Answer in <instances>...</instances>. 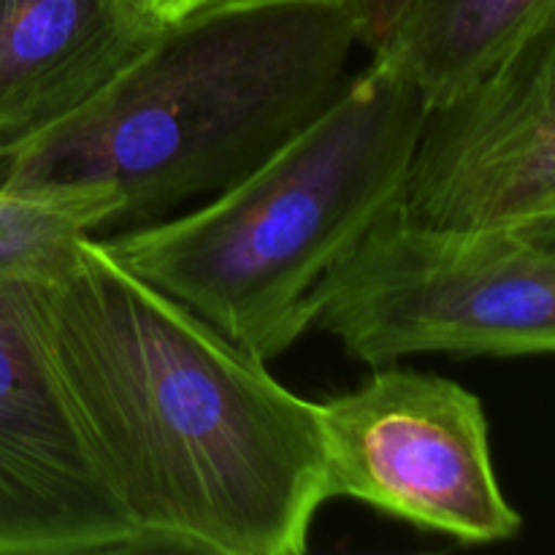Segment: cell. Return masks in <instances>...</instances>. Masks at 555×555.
Returning a JSON list of instances; mask_svg holds the SVG:
<instances>
[{
    "label": "cell",
    "instance_id": "1",
    "mask_svg": "<svg viewBox=\"0 0 555 555\" xmlns=\"http://www.w3.org/2000/svg\"><path fill=\"white\" fill-rule=\"evenodd\" d=\"M141 553L301 555L328 502L318 401L70 236L11 269Z\"/></svg>",
    "mask_w": 555,
    "mask_h": 555
},
{
    "label": "cell",
    "instance_id": "2",
    "mask_svg": "<svg viewBox=\"0 0 555 555\" xmlns=\"http://www.w3.org/2000/svg\"><path fill=\"white\" fill-rule=\"evenodd\" d=\"M347 0H209L81 108L0 157V188L108 193V233L211 198L312 122L350 79ZM106 236V233H103Z\"/></svg>",
    "mask_w": 555,
    "mask_h": 555
},
{
    "label": "cell",
    "instance_id": "3",
    "mask_svg": "<svg viewBox=\"0 0 555 555\" xmlns=\"http://www.w3.org/2000/svg\"><path fill=\"white\" fill-rule=\"evenodd\" d=\"M431 106L372 54L339 95L198 209L98 236L125 266L260 361L312 328V293L399 201Z\"/></svg>",
    "mask_w": 555,
    "mask_h": 555
},
{
    "label": "cell",
    "instance_id": "4",
    "mask_svg": "<svg viewBox=\"0 0 555 555\" xmlns=\"http://www.w3.org/2000/svg\"><path fill=\"white\" fill-rule=\"evenodd\" d=\"M312 325L385 366L423 352L555 356V242L388 206L312 293Z\"/></svg>",
    "mask_w": 555,
    "mask_h": 555
},
{
    "label": "cell",
    "instance_id": "5",
    "mask_svg": "<svg viewBox=\"0 0 555 555\" xmlns=\"http://www.w3.org/2000/svg\"><path fill=\"white\" fill-rule=\"evenodd\" d=\"M358 388L318 404L328 499H352L464 545L520 534L491 455L482 401L417 369L372 366Z\"/></svg>",
    "mask_w": 555,
    "mask_h": 555
},
{
    "label": "cell",
    "instance_id": "6",
    "mask_svg": "<svg viewBox=\"0 0 555 555\" xmlns=\"http://www.w3.org/2000/svg\"><path fill=\"white\" fill-rule=\"evenodd\" d=\"M399 206L434 225L555 242V14L428 112Z\"/></svg>",
    "mask_w": 555,
    "mask_h": 555
},
{
    "label": "cell",
    "instance_id": "7",
    "mask_svg": "<svg viewBox=\"0 0 555 555\" xmlns=\"http://www.w3.org/2000/svg\"><path fill=\"white\" fill-rule=\"evenodd\" d=\"M141 553L33 323L25 282L0 271V555Z\"/></svg>",
    "mask_w": 555,
    "mask_h": 555
},
{
    "label": "cell",
    "instance_id": "8",
    "mask_svg": "<svg viewBox=\"0 0 555 555\" xmlns=\"http://www.w3.org/2000/svg\"><path fill=\"white\" fill-rule=\"evenodd\" d=\"M163 25L144 0H0V157L85 106Z\"/></svg>",
    "mask_w": 555,
    "mask_h": 555
},
{
    "label": "cell",
    "instance_id": "9",
    "mask_svg": "<svg viewBox=\"0 0 555 555\" xmlns=\"http://www.w3.org/2000/svg\"><path fill=\"white\" fill-rule=\"evenodd\" d=\"M555 14V0H412L379 52L404 70L431 108L480 81Z\"/></svg>",
    "mask_w": 555,
    "mask_h": 555
},
{
    "label": "cell",
    "instance_id": "10",
    "mask_svg": "<svg viewBox=\"0 0 555 555\" xmlns=\"http://www.w3.org/2000/svg\"><path fill=\"white\" fill-rule=\"evenodd\" d=\"M358 27V41L369 52H379L399 30L412 0H347Z\"/></svg>",
    "mask_w": 555,
    "mask_h": 555
},
{
    "label": "cell",
    "instance_id": "11",
    "mask_svg": "<svg viewBox=\"0 0 555 555\" xmlns=\"http://www.w3.org/2000/svg\"><path fill=\"white\" fill-rule=\"evenodd\" d=\"M146 9L157 16L160 22H171L177 16L188 14V11L198 9V5L209 3V0H144Z\"/></svg>",
    "mask_w": 555,
    "mask_h": 555
}]
</instances>
